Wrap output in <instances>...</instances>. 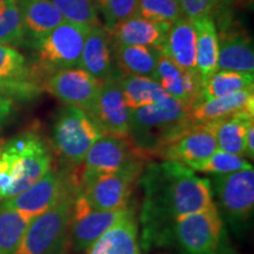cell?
<instances>
[{
    "instance_id": "cell-1",
    "label": "cell",
    "mask_w": 254,
    "mask_h": 254,
    "mask_svg": "<svg viewBox=\"0 0 254 254\" xmlns=\"http://www.w3.org/2000/svg\"><path fill=\"white\" fill-rule=\"evenodd\" d=\"M139 183L144 190L140 224L145 249L174 243L178 219L214 205L211 182L176 161L150 164Z\"/></svg>"
},
{
    "instance_id": "cell-2",
    "label": "cell",
    "mask_w": 254,
    "mask_h": 254,
    "mask_svg": "<svg viewBox=\"0 0 254 254\" xmlns=\"http://www.w3.org/2000/svg\"><path fill=\"white\" fill-rule=\"evenodd\" d=\"M192 125L190 107L166 95L158 103L131 111L129 140L148 159L159 157Z\"/></svg>"
},
{
    "instance_id": "cell-3",
    "label": "cell",
    "mask_w": 254,
    "mask_h": 254,
    "mask_svg": "<svg viewBox=\"0 0 254 254\" xmlns=\"http://www.w3.org/2000/svg\"><path fill=\"white\" fill-rule=\"evenodd\" d=\"M0 159L7 167L12 180L9 198L36 184L52 168V155L39 135L21 133L0 147Z\"/></svg>"
},
{
    "instance_id": "cell-4",
    "label": "cell",
    "mask_w": 254,
    "mask_h": 254,
    "mask_svg": "<svg viewBox=\"0 0 254 254\" xmlns=\"http://www.w3.org/2000/svg\"><path fill=\"white\" fill-rule=\"evenodd\" d=\"M78 189L30 221L14 254H62L69 240L72 209Z\"/></svg>"
},
{
    "instance_id": "cell-5",
    "label": "cell",
    "mask_w": 254,
    "mask_h": 254,
    "mask_svg": "<svg viewBox=\"0 0 254 254\" xmlns=\"http://www.w3.org/2000/svg\"><path fill=\"white\" fill-rule=\"evenodd\" d=\"M88 31L90 27L64 20L45 36L28 41L26 45L34 51L40 72L49 75L62 69L80 67Z\"/></svg>"
},
{
    "instance_id": "cell-6",
    "label": "cell",
    "mask_w": 254,
    "mask_h": 254,
    "mask_svg": "<svg viewBox=\"0 0 254 254\" xmlns=\"http://www.w3.org/2000/svg\"><path fill=\"white\" fill-rule=\"evenodd\" d=\"M173 241L178 244L182 254H233L215 204L178 219Z\"/></svg>"
},
{
    "instance_id": "cell-7",
    "label": "cell",
    "mask_w": 254,
    "mask_h": 254,
    "mask_svg": "<svg viewBox=\"0 0 254 254\" xmlns=\"http://www.w3.org/2000/svg\"><path fill=\"white\" fill-rule=\"evenodd\" d=\"M105 134L90 114L66 105L57 117L52 131L55 150L69 164L81 165L87 152Z\"/></svg>"
},
{
    "instance_id": "cell-8",
    "label": "cell",
    "mask_w": 254,
    "mask_h": 254,
    "mask_svg": "<svg viewBox=\"0 0 254 254\" xmlns=\"http://www.w3.org/2000/svg\"><path fill=\"white\" fill-rule=\"evenodd\" d=\"M144 170L145 164H136L118 172L94 177L79 183L77 194L94 211L125 208Z\"/></svg>"
},
{
    "instance_id": "cell-9",
    "label": "cell",
    "mask_w": 254,
    "mask_h": 254,
    "mask_svg": "<svg viewBox=\"0 0 254 254\" xmlns=\"http://www.w3.org/2000/svg\"><path fill=\"white\" fill-rule=\"evenodd\" d=\"M79 179L53 171L52 168L36 184L13 198L4 200L0 207L11 209L28 221L52 208L66 193L78 189Z\"/></svg>"
},
{
    "instance_id": "cell-10",
    "label": "cell",
    "mask_w": 254,
    "mask_h": 254,
    "mask_svg": "<svg viewBox=\"0 0 254 254\" xmlns=\"http://www.w3.org/2000/svg\"><path fill=\"white\" fill-rule=\"evenodd\" d=\"M147 157L128 139L104 135L90 148L82 163L79 183L92 178L122 171L136 164H145Z\"/></svg>"
},
{
    "instance_id": "cell-11",
    "label": "cell",
    "mask_w": 254,
    "mask_h": 254,
    "mask_svg": "<svg viewBox=\"0 0 254 254\" xmlns=\"http://www.w3.org/2000/svg\"><path fill=\"white\" fill-rule=\"evenodd\" d=\"M211 185H213L219 204L230 220L241 224L252 215L254 207L253 167L215 176Z\"/></svg>"
},
{
    "instance_id": "cell-12",
    "label": "cell",
    "mask_w": 254,
    "mask_h": 254,
    "mask_svg": "<svg viewBox=\"0 0 254 254\" xmlns=\"http://www.w3.org/2000/svg\"><path fill=\"white\" fill-rule=\"evenodd\" d=\"M87 113L105 135L129 138L131 110L124 99L119 78L101 82L97 99Z\"/></svg>"
},
{
    "instance_id": "cell-13",
    "label": "cell",
    "mask_w": 254,
    "mask_h": 254,
    "mask_svg": "<svg viewBox=\"0 0 254 254\" xmlns=\"http://www.w3.org/2000/svg\"><path fill=\"white\" fill-rule=\"evenodd\" d=\"M39 68L32 67L13 46L0 44V92L14 100L31 99L43 88Z\"/></svg>"
},
{
    "instance_id": "cell-14",
    "label": "cell",
    "mask_w": 254,
    "mask_h": 254,
    "mask_svg": "<svg viewBox=\"0 0 254 254\" xmlns=\"http://www.w3.org/2000/svg\"><path fill=\"white\" fill-rule=\"evenodd\" d=\"M100 87L101 81L97 80L81 67L51 73L43 82V90L64 104L79 107L85 112L91 110Z\"/></svg>"
},
{
    "instance_id": "cell-15",
    "label": "cell",
    "mask_w": 254,
    "mask_h": 254,
    "mask_svg": "<svg viewBox=\"0 0 254 254\" xmlns=\"http://www.w3.org/2000/svg\"><path fill=\"white\" fill-rule=\"evenodd\" d=\"M133 211L128 206L116 211H94L75 194L72 209L69 239L77 251H87L94 241L111 228L113 225Z\"/></svg>"
},
{
    "instance_id": "cell-16",
    "label": "cell",
    "mask_w": 254,
    "mask_h": 254,
    "mask_svg": "<svg viewBox=\"0 0 254 254\" xmlns=\"http://www.w3.org/2000/svg\"><path fill=\"white\" fill-rule=\"evenodd\" d=\"M217 150L218 145L213 133L205 125L194 124L170 142L159 158L176 161L195 172Z\"/></svg>"
},
{
    "instance_id": "cell-17",
    "label": "cell",
    "mask_w": 254,
    "mask_h": 254,
    "mask_svg": "<svg viewBox=\"0 0 254 254\" xmlns=\"http://www.w3.org/2000/svg\"><path fill=\"white\" fill-rule=\"evenodd\" d=\"M154 80L168 95L189 106L190 110L200 101L202 84L199 73L183 71L161 53Z\"/></svg>"
},
{
    "instance_id": "cell-18",
    "label": "cell",
    "mask_w": 254,
    "mask_h": 254,
    "mask_svg": "<svg viewBox=\"0 0 254 254\" xmlns=\"http://www.w3.org/2000/svg\"><path fill=\"white\" fill-rule=\"evenodd\" d=\"M171 24H160L139 14L105 27L113 44L129 46H150L159 49L163 45Z\"/></svg>"
},
{
    "instance_id": "cell-19",
    "label": "cell",
    "mask_w": 254,
    "mask_h": 254,
    "mask_svg": "<svg viewBox=\"0 0 254 254\" xmlns=\"http://www.w3.org/2000/svg\"><path fill=\"white\" fill-rule=\"evenodd\" d=\"M183 71L198 73L196 69V36L193 23L186 17L171 25L163 45L158 49Z\"/></svg>"
},
{
    "instance_id": "cell-20",
    "label": "cell",
    "mask_w": 254,
    "mask_h": 254,
    "mask_svg": "<svg viewBox=\"0 0 254 254\" xmlns=\"http://www.w3.org/2000/svg\"><path fill=\"white\" fill-rule=\"evenodd\" d=\"M238 114H254L253 88L201 101L190 110V118L198 125H207Z\"/></svg>"
},
{
    "instance_id": "cell-21",
    "label": "cell",
    "mask_w": 254,
    "mask_h": 254,
    "mask_svg": "<svg viewBox=\"0 0 254 254\" xmlns=\"http://www.w3.org/2000/svg\"><path fill=\"white\" fill-rule=\"evenodd\" d=\"M81 68L99 81L118 78L113 67L112 43L100 24L91 27L85 39L81 56Z\"/></svg>"
},
{
    "instance_id": "cell-22",
    "label": "cell",
    "mask_w": 254,
    "mask_h": 254,
    "mask_svg": "<svg viewBox=\"0 0 254 254\" xmlns=\"http://www.w3.org/2000/svg\"><path fill=\"white\" fill-rule=\"evenodd\" d=\"M218 69L254 73L253 43L243 30L222 27L218 34Z\"/></svg>"
},
{
    "instance_id": "cell-23",
    "label": "cell",
    "mask_w": 254,
    "mask_h": 254,
    "mask_svg": "<svg viewBox=\"0 0 254 254\" xmlns=\"http://www.w3.org/2000/svg\"><path fill=\"white\" fill-rule=\"evenodd\" d=\"M87 251V254H141L133 211L109 228Z\"/></svg>"
},
{
    "instance_id": "cell-24",
    "label": "cell",
    "mask_w": 254,
    "mask_h": 254,
    "mask_svg": "<svg viewBox=\"0 0 254 254\" xmlns=\"http://www.w3.org/2000/svg\"><path fill=\"white\" fill-rule=\"evenodd\" d=\"M25 32V45L63 23V14L50 0H17Z\"/></svg>"
},
{
    "instance_id": "cell-25",
    "label": "cell",
    "mask_w": 254,
    "mask_h": 254,
    "mask_svg": "<svg viewBox=\"0 0 254 254\" xmlns=\"http://www.w3.org/2000/svg\"><path fill=\"white\" fill-rule=\"evenodd\" d=\"M196 36V69L204 85L218 69V31L211 15L192 21Z\"/></svg>"
},
{
    "instance_id": "cell-26",
    "label": "cell",
    "mask_w": 254,
    "mask_h": 254,
    "mask_svg": "<svg viewBox=\"0 0 254 254\" xmlns=\"http://www.w3.org/2000/svg\"><path fill=\"white\" fill-rule=\"evenodd\" d=\"M112 43V41H111ZM113 59L124 75L154 79L160 51L150 46H129L112 43Z\"/></svg>"
},
{
    "instance_id": "cell-27",
    "label": "cell",
    "mask_w": 254,
    "mask_h": 254,
    "mask_svg": "<svg viewBox=\"0 0 254 254\" xmlns=\"http://www.w3.org/2000/svg\"><path fill=\"white\" fill-rule=\"evenodd\" d=\"M253 117L254 114H238L205 126L213 133L218 150L245 158L246 133L254 124Z\"/></svg>"
},
{
    "instance_id": "cell-28",
    "label": "cell",
    "mask_w": 254,
    "mask_h": 254,
    "mask_svg": "<svg viewBox=\"0 0 254 254\" xmlns=\"http://www.w3.org/2000/svg\"><path fill=\"white\" fill-rule=\"evenodd\" d=\"M124 99L133 111L155 104L168 95L154 79L140 75H122L119 78Z\"/></svg>"
},
{
    "instance_id": "cell-29",
    "label": "cell",
    "mask_w": 254,
    "mask_h": 254,
    "mask_svg": "<svg viewBox=\"0 0 254 254\" xmlns=\"http://www.w3.org/2000/svg\"><path fill=\"white\" fill-rule=\"evenodd\" d=\"M253 82L254 74L251 73L217 69L202 85L199 103L254 88Z\"/></svg>"
},
{
    "instance_id": "cell-30",
    "label": "cell",
    "mask_w": 254,
    "mask_h": 254,
    "mask_svg": "<svg viewBox=\"0 0 254 254\" xmlns=\"http://www.w3.org/2000/svg\"><path fill=\"white\" fill-rule=\"evenodd\" d=\"M25 32L17 0H0V44L25 45Z\"/></svg>"
},
{
    "instance_id": "cell-31",
    "label": "cell",
    "mask_w": 254,
    "mask_h": 254,
    "mask_svg": "<svg viewBox=\"0 0 254 254\" xmlns=\"http://www.w3.org/2000/svg\"><path fill=\"white\" fill-rule=\"evenodd\" d=\"M28 224L21 214L0 207V254H14Z\"/></svg>"
},
{
    "instance_id": "cell-32",
    "label": "cell",
    "mask_w": 254,
    "mask_h": 254,
    "mask_svg": "<svg viewBox=\"0 0 254 254\" xmlns=\"http://www.w3.org/2000/svg\"><path fill=\"white\" fill-rule=\"evenodd\" d=\"M50 1L59 9L65 20L90 28L99 24L98 12L93 0H50Z\"/></svg>"
},
{
    "instance_id": "cell-33",
    "label": "cell",
    "mask_w": 254,
    "mask_h": 254,
    "mask_svg": "<svg viewBox=\"0 0 254 254\" xmlns=\"http://www.w3.org/2000/svg\"><path fill=\"white\" fill-rule=\"evenodd\" d=\"M138 14L154 23L171 25L184 17L178 0H139Z\"/></svg>"
},
{
    "instance_id": "cell-34",
    "label": "cell",
    "mask_w": 254,
    "mask_h": 254,
    "mask_svg": "<svg viewBox=\"0 0 254 254\" xmlns=\"http://www.w3.org/2000/svg\"><path fill=\"white\" fill-rule=\"evenodd\" d=\"M253 167L245 158L239 155L227 153L221 150H217L212 154L211 158L207 159L205 164L199 167V172H204L213 176H222L237 172V171L246 170Z\"/></svg>"
},
{
    "instance_id": "cell-35",
    "label": "cell",
    "mask_w": 254,
    "mask_h": 254,
    "mask_svg": "<svg viewBox=\"0 0 254 254\" xmlns=\"http://www.w3.org/2000/svg\"><path fill=\"white\" fill-rule=\"evenodd\" d=\"M139 0H93L106 20V27L138 14Z\"/></svg>"
},
{
    "instance_id": "cell-36",
    "label": "cell",
    "mask_w": 254,
    "mask_h": 254,
    "mask_svg": "<svg viewBox=\"0 0 254 254\" xmlns=\"http://www.w3.org/2000/svg\"><path fill=\"white\" fill-rule=\"evenodd\" d=\"M183 9L184 17L190 21L195 19L211 15L212 12L220 4V0H178Z\"/></svg>"
},
{
    "instance_id": "cell-37",
    "label": "cell",
    "mask_w": 254,
    "mask_h": 254,
    "mask_svg": "<svg viewBox=\"0 0 254 254\" xmlns=\"http://www.w3.org/2000/svg\"><path fill=\"white\" fill-rule=\"evenodd\" d=\"M14 112V100L0 92V127L8 122Z\"/></svg>"
},
{
    "instance_id": "cell-38",
    "label": "cell",
    "mask_w": 254,
    "mask_h": 254,
    "mask_svg": "<svg viewBox=\"0 0 254 254\" xmlns=\"http://www.w3.org/2000/svg\"><path fill=\"white\" fill-rule=\"evenodd\" d=\"M245 155L246 158H254V124L250 126L247 129L246 139H245Z\"/></svg>"
},
{
    "instance_id": "cell-39",
    "label": "cell",
    "mask_w": 254,
    "mask_h": 254,
    "mask_svg": "<svg viewBox=\"0 0 254 254\" xmlns=\"http://www.w3.org/2000/svg\"><path fill=\"white\" fill-rule=\"evenodd\" d=\"M228 1L237 6H247L250 4V1L252 2V0H228Z\"/></svg>"
},
{
    "instance_id": "cell-40",
    "label": "cell",
    "mask_w": 254,
    "mask_h": 254,
    "mask_svg": "<svg viewBox=\"0 0 254 254\" xmlns=\"http://www.w3.org/2000/svg\"><path fill=\"white\" fill-rule=\"evenodd\" d=\"M0 147H1V146H0Z\"/></svg>"
}]
</instances>
